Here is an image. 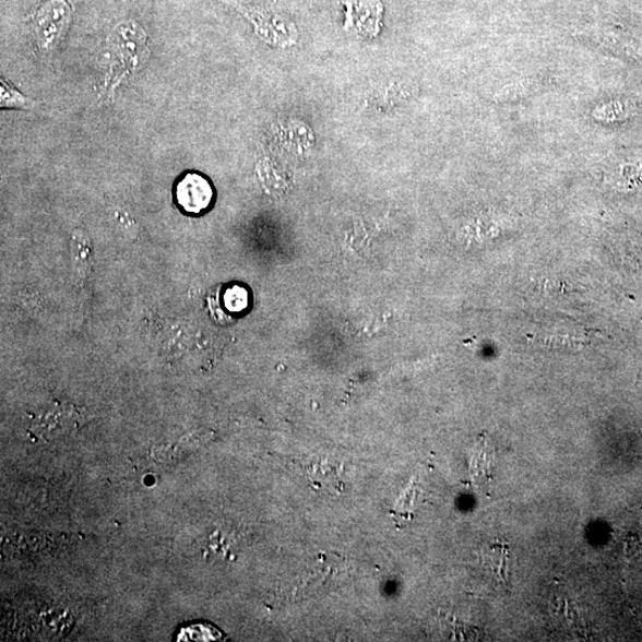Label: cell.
Masks as SVG:
<instances>
[{"instance_id":"obj_1","label":"cell","mask_w":642,"mask_h":642,"mask_svg":"<svg viewBox=\"0 0 642 642\" xmlns=\"http://www.w3.org/2000/svg\"><path fill=\"white\" fill-rule=\"evenodd\" d=\"M88 419L84 411L71 404H54L33 420L31 431L41 440L52 441L72 435Z\"/></svg>"},{"instance_id":"obj_2","label":"cell","mask_w":642,"mask_h":642,"mask_svg":"<svg viewBox=\"0 0 642 642\" xmlns=\"http://www.w3.org/2000/svg\"><path fill=\"white\" fill-rule=\"evenodd\" d=\"M72 9L66 0H48L35 15V31L44 48H51L69 29Z\"/></svg>"},{"instance_id":"obj_3","label":"cell","mask_w":642,"mask_h":642,"mask_svg":"<svg viewBox=\"0 0 642 642\" xmlns=\"http://www.w3.org/2000/svg\"><path fill=\"white\" fill-rule=\"evenodd\" d=\"M174 197L185 213L198 216L211 207L214 192L207 178L202 174L189 171L183 174L174 187Z\"/></svg>"},{"instance_id":"obj_4","label":"cell","mask_w":642,"mask_h":642,"mask_svg":"<svg viewBox=\"0 0 642 642\" xmlns=\"http://www.w3.org/2000/svg\"><path fill=\"white\" fill-rule=\"evenodd\" d=\"M36 103L26 98L22 93L8 80L2 79L0 83V107L2 109L33 110Z\"/></svg>"},{"instance_id":"obj_5","label":"cell","mask_w":642,"mask_h":642,"mask_svg":"<svg viewBox=\"0 0 642 642\" xmlns=\"http://www.w3.org/2000/svg\"><path fill=\"white\" fill-rule=\"evenodd\" d=\"M225 309L229 313H242L248 309L249 296L246 288L234 286L226 288L223 296Z\"/></svg>"}]
</instances>
